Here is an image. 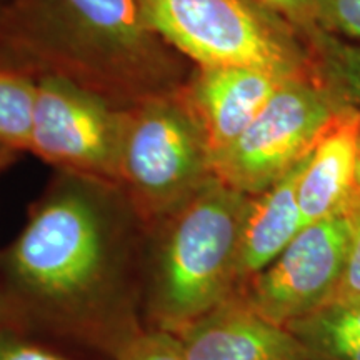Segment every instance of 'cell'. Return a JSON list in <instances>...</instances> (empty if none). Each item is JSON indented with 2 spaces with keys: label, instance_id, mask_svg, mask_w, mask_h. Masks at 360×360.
<instances>
[{
  "label": "cell",
  "instance_id": "5bb4252c",
  "mask_svg": "<svg viewBox=\"0 0 360 360\" xmlns=\"http://www.w3.org/2000/svg\"><path fill=\"white\" fill-rule=\"evenodd\" d=\"M315 74L342 107L360 115V45L317 29L305 37Z\"/></svg>",
  "mask_w": 360,
  "mask_h": 360
},
{
  "label": "cell",
  "instance_id": "2e32d148",
  "mask_svg": "<svg viewBox=\"0 0 360 360\" xmlns=\"http://www.w3.org/2000/svg\"><path fill=\"white\" fill-rule=\"evenodd\" d=\"M319 29L345 40H360V0H315Z\"/></svg>",
  "mask_w": 360,
  "mask_h": 360
},
{
  "label": "cell",
  "instance_id": "9a60e30c",
  "mask_svg": "<svg viewBox=\"0 0 360 360\" xmlns=\"http://www.w3.org/2000/svg\"><path fill=\"white\" fill-rule=\"evenodd\" d=\"M37 80L0 67V146L30 148Z\"/></svg>",
  "mask_w": 360,
  "mask_h": 360
},
{
  "label": "cell",
  "instance_id": "ba28073f",
  "mask_svg": "<svg viewBox=\"0 0 360 360\" xmlns=\"http://www.w3.org/2000/svg\"><path fill=\"white\" fill-rule=\"evenodd\" d=\"M350 212L312 222L262 272L250 278L244 302L285 327L334 299L347 262Z\"/></svg>",
  "mask_w": 360,
  "mask_h": 360
},
{
  "label": "cell",
  "instance_id": "52a82bcc",
  "mask_svg": "<svg viewBox=\"0 0 360 360\" xmlns=\"http://www.w3.org/2000/svg\"><path fill=\"white\" fill-rule=\"evenodd\" d=\"M122 112L62 75L37 80L30 148L52 164L102 179H119Z\"/></svg>",
  "mask_w": 360,
  "mask_h": 360
},
{
  "label": "cell",
  "instance_id": "7c38bea8",
  "mask_svg": "<svg viewBox=\"0 0 360 360\" xmlns=\"http://www.w3.org/2000/svg\"><path fill=\"white\" fill-rule=\"evenodd\" d=\"M309 155L267 191L250 197L240 238V282L262 272L304 229L297 187Z\"/></svg>",
  "mask_w": 360,
  "mask_h": 360
},
{
  "label": "cell",
  "instance_id": "277c9868",
  "mask_svg": "<svg viewBox=\"0 0 360 360\" xmlns=\"http://www.w3.org/2000/svg\"><path fill=\"white\" fill-rule=\"evenodd\" d=\"M110 260L109 229L97 202L79 188L45 200L6 255L17 289L49 304H75L94 294Z\"/></svg>",
  "mask_w": 360,
  "mask_h": 360
},
{
  "label": "cell",
  "instance_id": "9c48e42d",
  "mask_svg": "<svg viewBox=\"0 0 360 360\" xmlns=\"http://www.w3.org/2000/svg\"><path fill=\"white\" fill-rule=\"evenodd\" d=\"M283 80L250 67H197L182 94L204 134L210 160L237 141Z\"/></svg>",
  "mask_w": 360,
  "mask_h": 360
},
{
  "label": "cell",
  "instance_id": "6da1fadb",
  "mask_svg": "<svg viewBox=\"0 0 360 360\" xmlns=\"http://www.w3.org/2000/svg\"><path fill=\"white\" fill-rule=\"evenodd\" d=\"M12 39L62 75L130 105L175 92L174 60L135 0H20Z\"/></svg>",
  "mask_w": 360,
  "mask_h": 360
},
{
  "label": "cell",
  "instance_id": "30bf717a",
  "mask_svg": "<svg viewBox=\"0 0 360 360\" xmlns=\"http://www.w3.org/2000/svg\"><path fill=\"white\" fill-rule=\"evenodd\" d=\"M175 335L186 360H312L285 327L232 299Z\"/></svg>",
  "mask_w": 360,
  "mask_h": 360
},
{
  "label": "cell",
  "instance_id": "7a4b0ae2",
  "mask_svg": "<svg viewBox=\"0 0 360 360\" xmlns=\"http://www.w3.org/2000/svg\"><path fill=\"white\" fill-rule=\"evenodd\" d=\"M250 195L212 175L169 215L159 250L154 309L160 327L179 332L231 300Z\"/></svg>",
  "mask_w": 360,
  "mask_h": 360
},
{
  "label": "cell",
  "instance_id": "8fae6325",
  "mask_svg": "<svg viewBox=\"0 0 360 360\" xmlns=\"http://www.w3.org/2000/svg\"><path fill=\"white\" fill-rule=\"evenodd\" d=\"M360 167V115L344 107L310 152L300 174L297 199L304 227L347 212Z\"/></svg>",
  "mask_w": 360,
  "mask_h": 360
},
{
  "label": "cell",
  "instance_id": "d6986e66",
  "mask_svg": "<svg viewBox=\"0 0 360 360\" xmlns=\"http://www.w3.org/2000/svg\"><path fill=\"white\" fill-rule=\"evenodd\" d=\"M254 2L289 22L304 40L309 34L319 29L315 22V0H254Z\"/></svg>",
  "mask_w": 360,
  "mask_h": 360
},
{
  "label": "cell",
  "instance_id": "e0dca14e",
  "mask_svg": "<svg viewBox=\"0 0 360 360\" xmlns=\"http://www.w3.org/2000/svg\"><path fill=\"white\" fill-rule=\"evenodd\" d=\"M349 212L352 219V233H350L347 262H345L340 283L330 302L360 304V167L357 191H355L354 200L349 207Z\"/></svg>",
  "mask_w": 360,
  "mask_h": 360
},
{
  "label": "cell",
  "instance_id": "44dd1931",
  "mask_svg": "<svg viewBox=\"0 0 360 360\" xmlns=\"http://www.w3.org/2000/svg\"><path fill=\"white\" fill-rule=\"evenodd\" d=\"M2 148H6V147H2V146H0V150H2ZM0 159H2V154H0Z\"/></svg>",
  "mask_w": 360,
  "mask_h": 360
},
{
  "label": "cell",
  "instance_id": "5b68a950",
  "mask_svg": "<svg viewBox=\"0 0 360 360\" xmlns=\"http://www.w3.org/2000/svg\"><path fill=\"white\" fill-rule=\"evenodd\" d=\"M212 175L205 137L182 92L148 97L122 112L119 180L142 212L169 217Z\"/></svg>",
  "mask_w": 360,
  "mask_h": 360
},
{
  "label": "cell",
  "instance_id": "ac0fdd59",
  "mask_svg": "<svg viewBox=\"0 0 360 360\" xmlns=\"http://www.w3.org/2000/svg\"><path fill=\"white\" fill-rule=\"evenodd\" d=\"M119 360H186V355L179 337L162 328L130 339L124 345Z\"/></svg>",
  "mask_w": 360,
  "mask_h": 360
},
{
  "label": "cell",
  "instance_id": "ffe728a7",
  "mask_svg": "<svg viewBox=\"0 0 360 360\" xmlns=\"http://www.w3.org/2000/svg\"><path fill=\"white\" fill-rule=\"evenodd\" d=\"M0 360H67L37 345L6 339L0 334Z\"/></svg>",
  "mask_w": 360,
  "mask_h": 360
},
{
  "label": "cell",
  "instance_id": "8992f818",
  "mask_svg": "<svg viewBox=\"0 0 360 360\" xmlns=\"http://www.w3.org/2000/svg\"><path fill=\"white\" fill-rule=\"evenodd\" d=\"M344 107L319 79H287L224 154L212 162L222 182L254 197L305 159Z\"/></svg>",
  "mask_w": 360,
  "mask_h": 360
},
{
  "label": "cell",
  "instance_id": "4fadbf2b",
  "mask_svg": "<svg viewBox=\"0 0 360 360\" xmlns=\"http://www.w3.org/2000/svg\"><path fill=\"white\" fill-rule=\"evenodd\" d=\"M285 328L312 360H360V304L328 302Z\"/></svg>",
  "mask_w": 360,
  "mask_h": 360
},
{
  "label": "cell",
  "instance_id": "3957f363",
  "mask_svg": "<svg viewBox=\"0 0 360 360\" xmlns=\"http://www.w3.org/2000/svg\"><path fill=\"white\" fill-rule=\"evenodd\" d=\"M160 40L197 67H250L281 79H317L302 35L254 0H135Z\"/></svg>",
  "mask_w": 360,
  "mask_h": 360
}]
</instances>
